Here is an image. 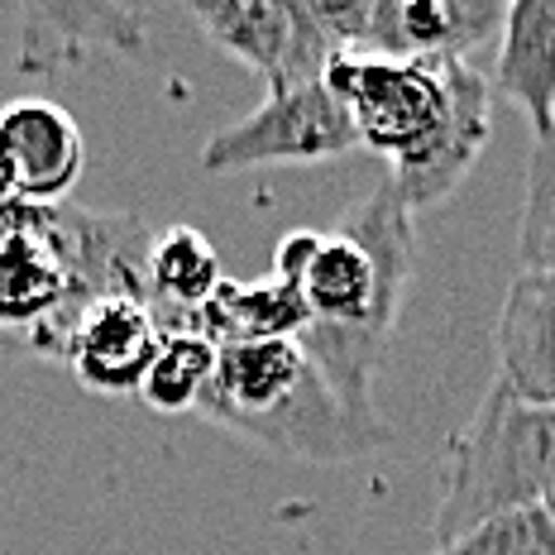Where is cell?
<instances>
[{
  "mask_svg": "<svg viewBox=\"0 0 555 555\" xmlns=\"http://www.w3.org/2000/svg\"><path fill=\"white\" fill-rule=\"evenodd\" d=\"M412 269V211L388 182L340 230L321 235V249L297 283L311 311V326L297 335V345L350 422L378 436H388V426L374 412V374L388 354Z\"/></svg>",
  "mask_w": 555,
  "mask_h": 555,
  "instance_id": "obj_1",
  "label": "cell"
},
{
  "mask_svg": "<svg viewBox=\"0 0 555 555\" xmlns=\"http://www.w3.org/2000/svg\"><path fill=\"white\" fill-rule=\"evenodd\" d=\"M499 0H374L364 53L402 63H469L474 49L503 34Z\"/></svg>",
  "mask_w": 555,
  "mask_h": 555,
  "instance_id": "obj_8",
  "label": "cell"
},
{
  "mask_svg": "<svg viewBox=\"0 0 555 555\" xmlns=\"http://www.w3.org/2000/svg\"><path fill=\"white\" fill-rule=\"evenodd\" d=\"M144 283L158 331H196L192 317L216 297V287L225 283V269L216 245L196 225H168L149 245Z\"/></svg>",
  "mask_w": 555,
  "mask_h": 555,
  "instance_id": "obj_13",
  "label": "cell"
},
{
  "mask_svg": "<svg viewBox=\"0 0 555 555\" xmlns=\"http://www.w3.org/2000/svg\"><path fill=\"white\" fill-rule=\"evenodd\" d=\"M431 555H555V527L541 507H517L469 527L465 537L436 546Z\"/></svg>",
  "mask_w": 555,
  "mask_h": 555,
  "instance_id": "obj_17",
  "label": "cell"
},
{
  "mask_svg": "<svg viewBox=\"0 0 555 555\" xmlns=\"http://www.w3.org/2000/svg\"><path fill=\"white\" fill-rule=\"evenodd\" d=\"M541 513H546V517H551V527H555V489L546 493V499H541Z\"/></svg>",
  "mask_w": 555,
  "mask_h": 555,
  "instance_id": "obj_21",
  "label": "cell"
},
{
  "mask_svg": "<svg viewBox=\"0 0 555 555\" xmlns=\"http://www.w3.org/2000/svg\"><path fill=\"white\" fill-rule=\"evenodd\" d=\"M0 164L15 178L20 202L63 206L87 164L82 130L57 101L20 96L0 106Z\"/></svg>",
  "mask_w": 555,
  "mask_h": 555,
  "instance_id": "obj_9",
  "label": "cell"
},
{
  "mask_svg": "<svg viewBox=\"0 0 555 555\" xmlns=\"http://www.w3.org/2000/svg\"><path fill=\"white\" fill-rule=\"evenodd\" d=\"M211 374H216V345L202 331H168L154 364H149L144 384H139V402H149V408L164 416L196 412Z\"/></svg>",
  "mask_w": 555,
  "mask_h": 555,
  "instance_id": "obj_16",
  "label": "cell"
},
{
  "mask_svg": "<svg viewBox=\"0 0 555 555\" xmlns=\"http://www.w3.org/2000/svg\"><path fill=\"white\" fill-rule=\"evenodd\" d=\"M144 39V10L130 5H25V67L73 63L87 49L130 53Z\"/></svg>",
  "mask_w": 555,
  "mask_h": 555,
  "instance_id": "obj_15",
  "label": "cell"
},
{
  "mask_svg": "<svg viewBox=\"0 0 555 555\" xmlns=\"http://www.w3.org/2000/svg\"><path fill=\"white\" fill-rule=\"evenodd\" d=\"M196 416L259 450L311 460V465L369 455L388 441V436L350 422V412L326 388V378L311 369L297 340L221 345Z\"/></svg>",
  "mask_w": 555,
  "mask_h": 555,
  "instance_id": "obj_2",
  "label": "cell"
},
{
  "mask_svg": "<svg viewBox=\"0 0 555 555\" xmlns=\"http://www.w3.org/2000/svg\"><path fill=\"white\" fill-rule=\"evenodd\" d=\"M317 249H321V230H293V235H283L273 249V278L302 283V273H307V263Z\"/></svg>",
  "mask_w": 555,
  "mask_h": 555,
  "instance_id": "obj_19",
  "label": "cell"
},
{
  "mask_svg": "<svg viewBox=\"0 0 555 555\" xmlns=\"http://www.w3.org/2000/svg\"><path fill=\"white\" fill-rule=\"evenodd\" d=\"M192 326L221 350V345L240 340H297L311 326V311L297 283H283V278L235 283V278H225L211 302L192 317Z\"/></svg>",
  "mask_w": 555,
  "mask_h": 555,
  "instance_id": "obj_14",
  "label": "cell"
},
{
  "mask_svg": "<svg viewBox=\"0 0 555 555\" xmlns=\"http://www.w3.org/2000/svg\"><path fill=\"white\" fill-rule=\"evenodd\" d=\"M188 20L221 53L254 67L269 82V96L317 87L335 63L307 0H192Z\"/></svg>",
  "mask_w": 555,
  "mask_h": 555,
  "instance_id": "obj_6",
  "label": "cell"
},
{
  "mask_svg": "<svg viewBox=\"0 0 555 555\" xmlns=\"http://www.w3.org/2000/svg\"><path fill=\"white\" fill-rule=\"evenodd\" d=\"M489 134H493V87L469 63H460L455 82H450L446 125L412 158L392 164V192L402 196V206L416 216L426 206H441L450 192H460V182L479 164Z\"/></svg>",
  "mask_w": 555,
  "mask_h": 555,
  "instance_id": "obj_7",
  "label": "cell"
},
{
  "mask_svg": "<svg viewBox=\"0 0 555 555\" xmlns=\"http://www.w3.org/2000/svg\"><path fill=\"white\" fill-rule=\"evenodd\" d=\"M555 211V120L541 139H531L527 158V211L522 216H551Z\"/></svg>",
  "mask_w": 555,
  "mask_h": 555,
  "instance_id": "obj_18",
  "label": "cell"
},
{
  "mask_svg": "<svg viewBox=\"0 0 555 555\" xmlns=\"http://www.w3.org/2000/svg\"><path fill=\"white\" fill-rule=\"evenodd\" d=\"M493 96H507L541 139L555 120V0H513L499 34V63L489 77Z\"/></svg>",
  "mask_w": 555,
  "mask_h": 555,
  "instance_id": "obj_12",
  "label": "cell"
},
{
  "mask_svg": "<svg viewBox=\"0 0 555 555\" xmlns=\"http://www.w3.org/2000/svg\"><path fill=\"white\" fill-rule=\"evenodd\" d=\"M158 345H164V331H158L149 302H139V297H96L77 321V335L67 345V369L91 392H106V398L134 392L139 398V384H144Z\"/></svg>",
  "mask_w": 555,
  "mask_h": 555,
  "instance_id": "obj_10",
  "label": "cell"
},
{
  "mask_svg": "<svg viewBox=\"0 0 555 555\" xmlns=\"http://www.w3.org/2000/svg\"><path fill=\"white\" fill-rule=\"evenodd\" d=\"M555 489V408L517 398L503 378H493L489 398L479 402L474 422L450 450L441 507L431 537L450 546L469 527L489 517L541 507Z\"/></svg>",
  "mask_w": 555,
  "mask_h": 555,
  "instance_id": "obj_3",
  "label": "cell"
},
{
  "mask_svg": "<svg viewBox=\"0 0 555 555\" xmlns=\"http://www.w3.org/2000/svg\"><path fill=\"white\" fill-rule=\"evenodd\" d=\"M499 378L517 398L555 408V273L522 269L499 317Z\"/></svg>",
  "mask_w": 555,
  "mask_h": 555,
  "instance_id": "obj_11",
  "label": "cell"
},
{
  "mask_svg": "<svg viewBox=\"0 0 555 555\" xmlns=\"http://www.w3.org/2000/svg\"><path fill=\"white\" fill-rule=\"evenodd\" d=\"M10 206H20V192H15V178H10V168L0 164V216H5Z\"/></svg>",
  "mask_w": 555,
  "mask_h": 555,
  "instance_id": "obj_20",
  "label": "cell"
},
{
  "mask_svg": "<svg viewBox=\"0 0 555 555\" xmlns=\"http://www.w3.org/2000/svg\"><path fill=\"white\" fill-rule=\"evenodd\" d=\"M460 63H402V57L340 53L321 82L350 111L360 149L402 164L446 125L450 82Z\"/></svg>",
  "mask_w": 555,
  "mask_h": 555,
  "instance_id": "obj_4",
  "label": "cell"
},
{
  "mask_svg": "<svg viewBox=\"0 0 555 555\" xmlns=\"http://www.w3.org/2000/svg\"><path fill=\"white\" fill-rule=\"evenodd\" d=\"M360 154V134L326 82L269 96L245 120L225 125L206 139L202 172H245V168H297L335 164Z\"/></svg>",
  "mask_w": 555,
  "mask_h": 555,
  "instance_id": "obj_5",
  "label": "cell"
}]
</instances>
